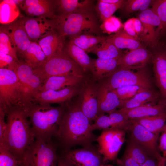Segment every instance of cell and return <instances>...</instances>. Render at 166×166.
<instances>
[{
  "mask_svg": "<svg viewBox=\"0 0 166 166\" xmlns=\"http://www.w3.org/2000/svg\"><path fill=\"white\" fill-rule=\"evenodd\" d=\"M67 108L56 138L64 150L73 147L88 146L96 141L98 136L90 129L91 124L76 101L66 103Z\"/></svg>",
  "mask_w": 166,
  "mask_h": 166,
  "instance_id": "cell-1",
  "label": "cell"
},
{
  "mask_svg": "<svg viewBox=\"0 0 166 166\" xmlns=\"http://www.w3.org/2000/svg\"><path fill=\"white\" fill-rule=\"evenodd\" d=\"M7 128L2 143L19 164L29 147L36 139L24 107H12L6 112Z\"/></svg>",
  "mask_w": 166,
  "mask_h": 166,
  "instance_id": "cell-2",
  "label": "cell"
},
{
  "mask_svg": "<svg viewBox=\"0 0 166 166\" xmlns=\"http://www.w3.org/2000/svg\"><path fill=\"white\" fill-rule=\"evenodd\" d=\"M66 103L53 107L49 104H40L32 101L24 107L35 139L48 140L56 137Z\"/></svg>",
  "mask_w": 166,
  "mask_h": 166,
  "instance_id": "cell-3",
  "label": "cell"
},
{
  "mask_svg": "<svg viewBox=\"0 0 166 166\" xmlns=\"http://www.w3.org/2000/svg\"><path fill=\"white\" fill-rule=\"evenodd\" d=\"M56 30L63 38L84 34H99L101 30L97 18L92 11L57 16Z\"/></svg>",
  "mask_w": 166,
  "mask_h": 166,
  "instance_id": "cell-4",
  "label": "cell"
},
{
  "mask_svg": "<svg viewBox=\"0 0 166 166\" xmlns=\"http://www.w3.org/2000/svg\"><path fill=\"white\" fill-rule=\"evenodd\" d=\"M28 103L24 89L15 72L0 68V108L6 113L12 107H24Z\"/></svg>",
  "mask_w": 166,
  "mask_h": 166,
  "instance_id": "cell-5",
  "label": "cell"
},
{
  "mask_svg": "<svg viewBox=\"0 0 166 166\" xmlns=\"http://www.w3.org/2000/svg\"><path fill=\"white\" fill-rule=\"evenodd\" d=\"M33 72L43 82L53 76L73 75L84 77L87 76L81 68L63 50L47 59L42 65L34 69Z\"/></svg>",
  "mask_w": 166,
  "mask_h": 166,
  "instance_id": "cell-6",
  "label": "cell"
},
{
  "mask_svg": "<svg viewBox=\"0 0 166 166\" xmlns=\"http://www.w3.org/2000/svg\"><path fill=\"white\" fill-rule=\"evenodd\" d=\"M58 143L52 139H36L27 148L20 166H57L59 156L57 153Z\"/></svg>",
  "mask_w": 166,
  "mask_h": 166,
  "instance_id": "cell-7",
  "label": "cell"
},
{
  "mask_svg": "<svg viewBox=\"0 0 166 166\" xmlns=\"http://www.w3.org/2000/svg\"><path fill=\"white\" fill-rule=\"evenodd\" d=\"M99 83L111 90L128 85L152 89L151 80L144 68L134 72L118 66Z\"/></svg>",
  "mask_w": 166,
  "mask_h": 166,
  "instance_id": "cell-8",
  "label": "cell"
},
{
  "mask_svg": "<svg viewBox=\"0 0 166 166\" xmlns=\"http://www.w3.org/2000/svg\"><path fill=\"white\" fill-rule=\"evenodd\" d=\"M125 131L116 128L102 130L96 141L99 151L105 162L116 160L118 154L125 141Z\"/></svg>",
  "mask_w": 166,
  "mask_h": 166,
  "instance_id": "cell-9",
  "label": "cell"
},
{
  "mask_svg": "<svg viewBox=\"0 0 166 166\" xmlns=\"http://www.w3.org/2000/svg\"><path fill=\"white\" fill-rule=\"evenodd\" d=\"M100 85L99 82L87 76L81 85L76 101L91 124L98 117L97 97Z\"/></svg>",
  "mask_w": 166,
  "mask_h": 166,
  "instance_id": "cell-10",
  "label": "cell"
},
{
  "mask_svg": "<svg viewBox=\"0 0 166 166\" xmlns=\"http://www.w3.org/2000/svg\"><path fill=\"white\" fill-rule=\"evenodd\" d=\"M61 156L73 166H102L105 164L98 147L93 144L79 148L64 150Z\"/></svg>",
  "mask_w": 166,
  "mask_h": 166,
  "instance_id": "cell-11",
  "label": "cell"
},
{
  "mask_svg": "<svg viewBox=\"0 0 166 166\" xmlns=\"http://www.w3.org/2000/svg\"><path fill=\"white\" fill-rule=\"evenodd\" d=\"M132 123L128 131L130 138L140 145L152 157L160 160L163 156L159 148V134H154L132 119Z\"/></svg>",
  "mask_w": 166,
  "mask_h": 166,
  "instance_id": "cell-12",
  "label": "cell"
},
{
  "mask_svg": "<svg viewBox=\"0 0 166 166\" xmlns=\"http://www.w3.org/2000/svg\"><path fill=\"white\" fill-rule=\"evenodd\" d=\"M13 70L24 89L28 101H32L33 96L39 91L43 84L42 81L24 61H17Z\"/></svg>",
  "mask_w": 166,
  "mask_h": 166,
  "instance_id": "cell-13",
  "label": "cell"
},
{
  "mask_svg": "<svg viewBox=\"0 0 166 166\" xmlns=\"http://www.w3.org/2000/svg\"><path fill=\"white\" fill-rule=\"evenodd\" d=\"M21 19L25 31L32 42H38L43 37L56 30L54 19L31 17Z\"/></svg>",
  "mask_w": 166,
  "mask_h": 166,
  "instance_id": "cell-14",
  "label": "cell"
},
{
  "mask_svg": "<svg viewBox=\"0 0 166 166\" xmlns=\"http://www.w3.org/2000/svg\"><path fill=\"white\" fill-rule=\"evenodd\" d=\"M81 84L58 90L38 91L33 96L32 101L40 104L65 103L73 97L77 95Z\"/></svg>",
  "mask_w": 166,
  "mask_h": 166,
  "instance_id": "cell-15",
  "label": "cell"
},
{
  "mask_svg": "<svg viewBox=\"0 0 166 166\" xmlns=\"http://www.w3.org/2000/svg\"><path fill=\"white\" fill-rule=\"evenodd\" d=\"M152 57V54L141 46L123 54L118 60V66L132 70H139L144 68Z\"/></svg>",
  "mask_w": 166,
  "mask_h": 166,
  "instance_id": "cell-16",
  "label": "cell"
},
{
  "mask_svg": "<svg viewBox=\"0 0 166 166\" xmlns=\"http://www.w3.org/2000/svg\"><path fill=\"white\" fill-rule=\"evenodd\" d=\"M29 17H44L55 19L57 16L55 13L53 0H22L19 5Z\"/></svg>",
  "mask_w": 166,
  "mask_h": 166,
  "instance_id": "cell-17",
  "label": "cell"
},
{
  "mask_svg": "<svg viewBox=\"0 0 166 166\" xmlns=\"http://www.w3.org/2000/svg\"><path fill=\"white\" fill-rule=\"evenodd\" d=\"M138 18L144 27L145 39L153 46L156 45L160 35L161 27L158 15L152 8H148L140 12Z\"/></svg>",
  "mask_w": 166,
  "mask_h": 166,
  "instance_id": "cell-18",
  "label": "cell"
},
{
  "mask_svg": "<svg viewBox=\"0 0 166 166\" xmlns=\"http://www.w3.org/2000/svg\"><path fill=\"white\" fill-rule=\"evenodd\" d=\"M0 28L9 36L17 53L22 55L29 47L32 41L25 31L21 19Z\"/></svg>",
  "mask_w": 166,
  "mask_h": 166,
  "instance_id": "cell-19",
  "label": "cell"
},
{
  "mask_svg": "<svg viewBox=\"0 0 166 166\" xmlns=\"http://www.w3.org/2000/svg\"><path fill=\"white\" fill-rule=\"evenodd\" d=\"M118 110L130 119L149 116H166V101L161 98L156 104H148L132 109H120Z\"/></svg>",
  "mask_w": 166,
  "mask_h": 166,
  "instance_id": "cell-20",
  "label": "cell"
},
{
  "mask_svg": "<svg viewBox=\"0 0 166 166\" xmlns=\"http://www.w3.org/2000/svg\"><path fill=\"white\" fill-rule=\"evenodd\" d=\"M132 123V120L128 119L124 114L118 110L109 115L104 114L99 116L95 122L96 127L98 130L111 127L125 131H129Z\"/></svg>",
  "mask_w": 166,
  "mask_h": 166,
  "instance_id": "cell-21",
  "label": "cell"
},
{
  "mask_svg": "<svg viewBox=\"0 0 166 166\" xmlns=\"http://www.w3.org/2000/svg\"><path fill=\"white\" fill-rule=\"evenodd\" d=\"M154 76L161 98L166 101V50H160L152 55Z\"/></svg>",
  "mask_w": 166,
  "mask_h": 166,
  "instance_id": "cell-22",
  "label": "cell"
},
{
  "mask_svg": "<svg viewBox=\"0 0 166 166\" xmlns=\"http://www.w3.org/2000/svg\"><path fill=\"white\" fill-rule=\"evenodd\" d=\"M53 3L57 16L92 11L93 5V1L90 0H57Z\"/></svg>",
  "mask_w": 166,
  "mask_h": 166,
  "instance_id": "cell-23",
  "label": "cell"
},
{
  "mask_svg": "<svg viewBox=\"0 0 166 166\" xmlns=\"http://www.w3.org/2000/svg\"><path fill=\"white\" fill-rule=\"evenodd\" d=\"M100 84L98 94V117L105 113L109 114L120 108L121 100L116 94Z\"/></svg>",
  "mask_w": 166,
  "mask_h": 166,
  "instance_id": "cell-24",
  "label": "cell"
},
{
  "mask_svg": "<svg viewBox=\"0 0 166 166\" xmlns=\"http://www.w3.org/2000/svg\"><path fill=\"white\" fill-rule=\"evenodd\" d=\"M87 76L84 77L73 75L50 77L43 82L38 91L58 90L69 87L78 86L83 83Z\"/></svg>",
  "mask_w": 166,
  "mask_h": 166,
  "instance_id": "cell-25",
  "label": "cell"
},
{
  "mask_svg": "<svg viewBox=\"0 0 166 166\" xmlns=\"http://www.w3.org/2000/svg\"><path fill=\"white\" fill-rule=\"evenodd\" d=\"M161 99L159 93L148 89L139 93L132 98L121 100L120 109H130L148 104H156Z\"/></svg>",
  "mask_w": 166,
  "mask_h": 166,
  "instance_id": "cell-26",
  "label": "cell"
},
{
  "mask_svg": "<svg viewBox=\"0 0 166 166\" xmlns=\"http://www.w3.org/2000/svg\"><path fill=\"white\" fill-rule=\"evenodd\" d=\"M117 59H92L91 77L100 82L118 67Z\"/></svg>",
  "mask_w": 166,
  "mask_h": 166,
  "instance_id": "cell-27",
  "label": "cell"
},
{
  "mask_svg": "<svg viewBox=\"0 0 166 166\" xmlns=\"http://www.w3.org/2000/svg\"><path fill=\"white\" fill-rule=\"evenodd\" d=\"M55 31L43 37L37 42L44 52L47 59L63 51L64 39Z\"/></svg>",
  "mask_w": 166,
  "mask_h": 166,
  "instance_id": "cell-28",
  "label": "cell"
},
{
  "mask_svg": "<svg viewBox=\"0 0 166 166\" xmlns=\"http://www.w3.org/2000/svg\"><path fill=\"white\" fill-rule=\"evenodd\" d=\"M65 52L86 73H90L92 59L86 52L69 41Z\"/></svg>",
  "mask_w": 166,
  "mask_h": 166,
  "instance_id": "cell-29",
  "label": "cell"
},
{
  "mask_svg": "<svg viewBox=\"0 0 166 166\" xmlns=\"http://www.w3.org/2000/svg\"><path fill=\"white\" fill-rule=\"evenodd\" d=\"M21 56L24 61L33 69L42 65L47 59L40 46L37 42H31Z\"/></svg>",
  "mask_w": 166,
  "mask_h": 166,
  "instance_id": "cell-30",
  "label": "cell"
},
{
  "mask_svg": "<svg viewBox=\"0 0 166 166\" xmlns=\"http://www.w3.org/2000/svg\"><path fill=\"white\" fill-rule=\"evenodd\" d=\"M22 1H0V22L1 24H9L14 22L20 15L18 6Z\"/></svg>",
  "mask_w": 166,
  "mask_h": 166,
  "instance_id": "cell-31",
  "label": "cell"
},
{
  "mask_svg": "<svg viewBox=\"0 0 166 166\" xmlns=\"http://www.w3.org/2000/svg\"><path fill=\"white\" fill-rule=\"evenodd\" d=\"M107 39L120 49H127L132 50L142 46L139 40L130 35L124 30H120L114 34L107 36Z\"/></svg>",
  "mask_w": 166,
  "mask_h": 166,
  "instance_id": "cell-32",
  "label": "cell"
},
{
  "mask_svg": "<svg viewBox=\"0 0 166 166\" xmlns=\"http://www.w3.org/2000/svg\"><path fill=\"white\" fill-rule=\"evenodd\" d=\"M90 52L95 54L98 58L106 59H118L123 54L121 49L107 40V36L106 39L92 48Z\"/></svg>",
  "mask_w": 166,
  "mask_h": 166,
  "instance_id": "cell-33",
  "label": "cell"
},
{
  "mask_svg": "<svg viewBox=\"0 0 166 166\" xmlns=\"http://www.w3.org/2000/svg\"><path fill=\"white\" fill-rule=\"evenodd\" d=\"M132 120L156 134L160 135L166 124L165 115L147 117Z\"/></svg>",
  "mask_w": 166,
  "mask_h": 166,
  "instance_id": "cell-34",
  "label": "cell"
},
{
  "mask_svg": "<svg viewBox=\"0 0 166 166\" xmlns=\"http://www.w3.org/2000/svg\"><path fill=\"white\" fill-rule=\"evenodd\" d=\"M106 38L107 36L84 34L71 38L70 41L86 52L89 53L92 48Z\"/></svg>",
  "mask_w": 166,
  "mask_h": 166,
  "instance_id": "cell-35",
  "label": "cell"
},
{
  "mask_svg": "<svg viewBox=\"0 0 166 166\" xmlns=\"http://www.w3.org/2000/svg\"><path fill=\"white\" fill-rule=\"evenodd\" d=\"M125 0H120L115 3H109L98 0L96 6V9L100 20L103 22L105 20L113 16L118 9L123 6Z\"/></svg>",
  "mask_w": 166,
  "mask_h": 166,
  "instance_id": "cell-36",
  "label": "cell"
},
{
  "mask_svg": "<svg viewBox=\"0 0 166 166\" xmlns=\"http://www.w3.org/2000/svg\"><path fill=\"white\" fill-rule=\"evenodd\" d=\"M124 152L130 156L140 165L152 157L130 138L127 142Z\"/></svg>",
  "mask_w": 166,
  "mask_h": 166,
  "instance_id": "cell-37",
  "label": "cell"
},
{
  "mask_svg": "<svg viewBox=\"0 0 166 166\" xmlns=\"http://www.w3.org/2000/svg\"><path fill=\"white\" fill-rule=\"evenodd\" d=\"M0 30V52L11 56L17 61H18L17 49L10 38L1 28Z\"/></svg>",
  "mask_w": 166,
  "mask_h": 166,
  "instance_id": "cell-38",
  "label": "cell"
},
{
  "mask_svg": "<svg viewBox=\"0 0 166 166\" xmlns=\"http://www.w3.org/2000/svg\"><path fill=\"white\" fill-rule=\"evenodd\" d=\"M149 89L139 86L128 85L123 86L113 91L120 100L130 99L138 93Z\"/></svg>",
  "mask_w": 166,
  "mask_h": 166,
  "instance_id": "cell-39",
  "label": "cell"
},
{
  "mask_svg": "<svg viewBox=\"0 0 166 166\" xmlns=\"http://www.w3.org/2000/svg\"><path fill=\"white\" fill-rule=\"evenodd\" d=\"M152 8L159 17L161 23L160 35L166 31V0H152Z\"/></svg>",
  "mask_w": 166,
  "mask_h": 166,
  "instance_id": "cell-40",
  "label": "cell"
},
{
  "mask_svg": "<svg viewBox=\"0 0 166 166\" xmlns=\"http://www.w3.org/2000/svg\"><path fill=\"white\" fill-rule=\"evenodd\" d=\"M123 26V24L118 18L112 16L102 22L100 27L103 33L110 35L119 31Z\"/></svg>",
  "mask_w": 166,
  "mask_h": 166,
  "instance_id": "cell-41",
  "label": "cell"
},
{
  "mask_svg": "<svg viewBox=\"0 0 166 166\" xmlns=\"http://www.w3.org/2000/svg\"><path fill=\"white\" fill-rule=\"evenodd\" d=\"M0 166H20L15 156L3 146H0Z\"/></svg>",
  "mask_w": 166,
  "mask_h": 166,
  "instance_id": "cell-42",
  "label": "cell"
},
{
  "mask_svg": "<svg viewBox=\"0 0 166 166\" xmlns=\"http://www.w3.org/2000/svg\"><path fill=\"white\" fill-rule=\"evenodd\" d=\"M147 0H128L125 1L123 7L126 13L130 14L137 11H141Z\"/></svg>",
  "mask_w": 166,
  "mask_h": 166,
  "instance_id": "cell-43",
  "label": "cell"
},
{
  "mask_svg": "<svg viewBox=\"0 0 166 166\" xmlns=\"http://www.w3.org/2000/svg\"><path fill=\"white\" fill-rule=\"evenodd\" d=\"M16 61L11 56L0 52V68L8 66L7 69L13 70Z\"/></svg>",
  "mask_w": 166,
  "mask_h": 166,
  "instance_id": "cell-44",
  "label": "cell"
},
{
  "mask_svg": "<svg viewBox=\"0 0 166 166\" xmlns=\"http://www.w3.org/2000/svg\"><path fill=\"white\" fill-rule=\"evenodd\" d=\"M116 162L119 166H140L130 156L124 152L120 158L117 159Z\"/></svg>",
  "mask_w": 166,
  "mask_h": 166,
  "instance_id": "cell-45",
  "label": "cell"
},
{
  "mask_svg": "<svg viewBox=\"0 0 166 166\" xmlns=\"http://www.w3.org/2000/svg\"><path fill=\"white\" fill-rule=\"evenodd\" d=\"M6 114V112L0 108V144L3 142L7 128V123L5 121Z\"/></svg>",
  "mask_w": 166,
  "mask_h": 166,
  "instance_id": "cell-46",
  "label": "cell"
},
{
  "mask_svg": "<svg viewBox=\"0 0 166 166\" xmlns=\"http://www.w3.org/2000/svg\"><path fill=\"white\" fill-rule=\"evenodd\" d=\"M124 30L130 35L138 39L133 24V18L128 19L123 24Z\"/></svg>",
  "mask_w": 166,
  "mask_h": 166,
  "instance_id": "cell-47",
  "label": "cell"
},
{
  "mask_svg": "<svg viewBox=\"0 0 166 166\" xmlns=\"http://www.w3.org/2000/svg\"><path fill=\"white\" fill-rule=\"evenodd\" d=\"M161 133L159 148L160 151L162 153L163 157H166V124Z\"/></svg>",
  "mask_w": 166,
  "mask_h": 166,
  "instance_id": "cell-48",
  "label": "cell"
},
{
  "mask_svg": "<svg viewBox=\"0 0 166 166\" xmlns=\"http://www.w3.org/2000/svg\"><path fill=\"white\" fill-rule=\"evenodd\" d=\"M133 24L135 30L138 38V35L144 31V27L138 18H133Z\"/></svg>",
  "mask_w": 166,
  "mask_h": 166,
  "instance_id": "cell-49",
  "label": "cell"
},
{
  "mask_svg": "<svg viewBox=\"0 0 166 166\" xmlns=\"http://www.w3.org/2000/svg\"><path fill=\"white\" fill-rule=\"evenodd\" d=\"M159 160L155 157H151L141 164L140 166H158Z\"/></svg>",
  "mask_w": 166,
  "mask_h": 166,
  "instance_id": "cell-50",
  "label": "cell"
},
{
  "mask_svg": "<svg viewBox=\"0 0 166 166\" xmlns=\"http://www.w3.org/2000/svg\"><path fill=\"white\" fill-rule=\"evenodd\" d=\"M57 166H73L66 160L61 157H59Z\"/></svg>",
  "mask_w": 166,
  "mask_h": 166,
  "instance_id": "cell-51",
  "label": "cell"
},
{
  "mask_svg": "<svg viewBox=\"0 0 166 166\" xmlns=\"http://www.w3.org/2000/svg\"><path fill=\"white\" fill-rule=\"evenodd\" d=\"M166 164V157H163L159 160L158 166H165Z\"/></svg>",
  "mask_w": 166,
  "mask_h": 166,
  "instance_id": "cell-52",
  "label": "cell"
},
{
  "mask_svg": "<svg viewBox=\"0 0 166 166\" xmlns=\"http://www.w3.org/2000/svg\"><path fill=\"white\" fill-rule=\"evenodd\" d=\"M120 0H101L103 2L109 3H115L118 2Z\"/></svg>",
  "mask_w": 166,
  "mask_h": 166,
  "instance_id": "cell-53",
  "label": "cell"
},
{
  "mask_svg": "<svg viewBox=\"0 0 166 166\" xmlns=\"http://www.w3.org/2000/svg\"><path fill=\"white\" fill-rule=\"evenodd\" d=\"M102 166H114L113 165H112L111 164H104Z\"/></svg>",
  "mask_w": 166,
  "mask_h": 166,
  "instance_id": "cell-54",
  "label": "cell"
}]
</instances>
